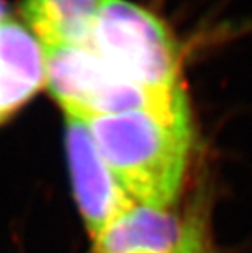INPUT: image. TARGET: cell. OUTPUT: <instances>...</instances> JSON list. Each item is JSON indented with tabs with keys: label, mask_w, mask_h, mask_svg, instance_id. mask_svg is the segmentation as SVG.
Returning a JSON list of instances; mask_svg holds the SVG:
<instances>
[{
	"label": "cell",
	"mask_w": 252,
	"mask_h": 253,
	"mask_svg": "<svg viewBox=\"0 0 252 253\" xmlns=\"http://www.w3.org/2000/svg\"><path fill=\"white\" fill-rule=\"evenodd\" d=\"M182 232L180 219L170 209L133 204L97 239V253H174Z\"/></svg>",
	"instance_id": "5"
},
{
	"label": "cell",
	"mask_w": 252,
	"mask_h": 253,
	"mask_svg": "<svg viewBox=\"0 0 252 253\" xmlns=\"http://www.w3.org/2000/svg\"><path fill=\"white\" fill-rule=\"evenodd\" d=\"M66 150L74 196L94 239L135 201L126 195L101 157L87 123L66 115Z\"/></svg>",
	"instance_id": "4"
},
{
	"label": "cell",
	"mask_w": 252,
	"mask_h": 253,
	"mask_svg": "<svg viewBox=\"0 0 252 253\" xmlns=\"http://www.w3.org/2000/svg\"><path fill=\"white\" fill-rule=\"evenodd\" d=\"M100 0H23L21 13L43 46L87 44Z\"/></svg>",
	"instance_id": "6"
},
{
	"label": "cell",
	"mask_w": 252,
	"mask_h": 253,
	"mask_svg": "<svg viewBox=\"0 0 252 253\" xmlns=\"http://www.w3.org/2000/svg\"><path fill=\"white\" fill-rule=\"evenodd\" d=\"M45 85L66 115L82 120L130 111L172 113L189 108L184 88L154 91L118 75L89 44H50Z\"/></svg>",
	"instance_id": "2"
},
{
	"label": "cell",
	"mask_w": 252,
	"mask_h": 253,
	"mask_svg": "<svg viewBox=\"0 0 252 253\" xmlns=\"http://www.w3.org/2000/svg\"><path fill=\"white\" fill-rule=\"evenodd\" d=\"M87 44L128 82L180 88V51L157 15L130 0H100Z\"/></svg>",
	"instance_id": "3"
},
{
	"label": "cell",
	"mask_w": 252,
	"mask_h": 253,
	"mask_svg": "<svg viewBox=\"0 0 252 253\" xmlns=\"http://www.w3.org/2000/svg\"><path fill=\"white\" fill-rule=\"evenodd\" d=\"M174 253H214L202 204H197L189 216L182 220L180 239Z\"/></svg>",
	"instance_id": "7"
},
{
	"label": "cell",
	"mask_w": 252,
	"mask_h": 253,
	"mask_svg": "<svg viewBox=\"0 0 252 253\" xmlns=\"http://www.w3.org/2000/svg\"><path fill=\"white\" fill-rule=\"evenodd\" d=\"M84 121L126 195L136 204L170 209L189 165L190 108L130 111Z\"/></svg>",
	"instance_id": "1"
}]
</instances>
